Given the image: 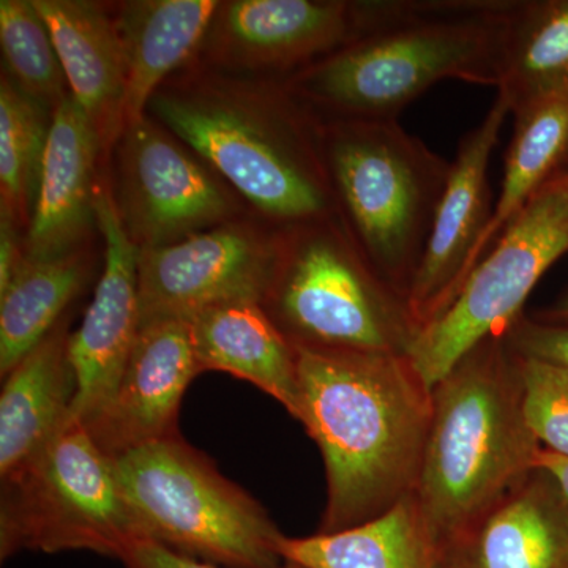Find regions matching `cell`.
I'll list each match as a JSON object with an SVG mask.
<instances>
[{"label": "cell", "instance_id": "obj_24", "mask_svg": "<svg viewBox=\"0 0 568 568\" xmlns=\"http://www.w3.org/2000/svg\"><path fill=\"white\" fill-rule=\"evenodd\" d=\"M89 268L80 252L55 257L24 256L0 293V373L9 375L58 327L80 294Z\"/></svg>", "mask_w": 568, "mask_h": 568}, {"label": "cell", "instance_id": "obj_15", "mask_svg": "<svg viewBox=\"0 0 568 568\" xmlns=\"http://www.w3.org/2000/svg\"><path fill=\"white\" fill-rule=\"evenodd\" d=\"M200 373L189 321L141 325L118 384L82 425L112 458L179 435L183 394Z\"/></svg>", "mask_w": 568, "mask_h": 568}, {"label": "cell", "instance_id": "obj_32", "mask_svg": "<svg viewBox=\"0 0 568 568\" xmlns=\"http://www.w3.org/2000/svg\"><path fill=\"white\" fill-rule=\"evenodd\" d=\"M536 469L545 470L555 478L556 484L562 489L568 499V458L541 448L536 458Z\"/></svg>", "mask_w": 568, "mask_h": 568}, {"label": "cell", "instance_id": "obj_1", "mask_svg": "<svg viewBox=\"0 0 568 568\" xmlns=\"http://www.w3.org/2000/svg\"><path fill=\"white\" fill-rule=\"evenodd\" d=\"M295 357L297 420L327 474L320 532L354 528L416 495L433 398L409 358L308 347Z\"/></svg>", "mask_w": 568, "mask_h": 568}, {"label": "cell", "instance_id": "obj_25", "mask_svg": "<svg viewBox=\"0 0 568 568\" xmlns=\"http://www.w3.org/2000/svg\"><path fill=\"white\" fill-rule=\"evenodd\" d=\"M514 115L515 132L507 149L503 190L477 246L474 268L532 194L567 163L568 91L530 103Z\"/></svg>", "mask_w": 568, "mask_h": 568}, {"label": "cell", "instance_id": "obj_5", "mask_svg": "<svg viewBox=\"0 0 568 568\" xmlns=\"http://www.w3.org/2000/svg\"><path fill=\"white\" fill-rule=\"evenodd\" d=\"M320 136L343 230L407 302L452 162L398 121H320Z\"/></svg>", "mask_w": 568, "mask_h": 568}, {"label": "cell", "instance_id": "obj_26", "mask_svg": "<svg viewBox=\"0 0 568 568\" xmlns=\"http://www.w3.org/2000/svg\"><path fill=\"white\" fill-rule=\"evenodd\" d=\"M48 108L20 91L9 77L0 84V193L2 207L31 222L50 138Z\"/></svg>", "mask_w": 568, "mask_h": 568}, {"label": "cell", "instance_id": "obj_28", "mask_svg": "<svg viewBox=\"0 0 568 568\" xmlns=\"http://www.w3.org/2000/svg\"><path fill=\"white\" fill-rule=\"evenodd\" d=\"M518 362L530 433L541 448L568 458V369L521 355Z\"/></svg>", "mask_w": 568, "mask_h": 568}, {"label": "cell", "instance_id": "obj_9", "mask_svg": "<svg viewBox=\"0 0 568 568\" xmlns=\"http://www.w3.org/2000/svg\"><path fill=\"white\" fill-rule=\"evenodd\" d=\"M568 253V164L548 179L467 276L446 312L422 328L407 358L433 390L474 347L504 335L538 280Z\"/></svg>", "mask_w": 568, "mask_h": 568}, {"label": "cell", "instance_id": "obj_30", "mask_svg": "<svg viewBox=\"0 0 568 568\" xmlns=\"http://www.w3.org/2000/svg\"><path fill=\"white\" fill-rule=\"evenodd\" d=\"M126 568H223L212 566V564L201 562V560L189 558V556L179 555L173 549H168L156 541L144 540L136 541L121 559ZM282 568H305L297 564L286 562Z\"/></svg>", "mask_w": 568, "mask_h": 568}, {"label": "cell", "instance_id": "obj_19", "mask_svg": "<svg viewBox=\"0 0 568 568\" xmlns=\"http://www.w3.org/2000/svg\"><path fill=\"white\" fill-rule=\"evenodd\" d=\"M69 339L65 323H59L6 376L0 394L2 480L29 465L70 424L77 379Z\"/></svg>", "mask_w": 568, "mask_h": 568}, {"label": "cell", "instance_id": "obj_13", "mask_svg": "<svg viewBox=\"0 0 568 568\" xmlns=\"http://www.w3.org/2000/svg\"><path fill=\"white\" fill-rule=\"evenodd\" d=\"M97 226L104 239V267L82 323L70 335L69 355L74 379L71 420L84 424L118 384L141 328V248L126 234L114 193L99 186Z\"/></svg>", "mask_w": 568, "mask_h": 568}, {"label": "cell", "instance_id": "obj_22", "mask_svg": "<svg viewBox=\"0 0 568 568\" xmlns=\"http://www.w3.org/2000/svg\"><path fill=\"white\" fill-rule=\"evenodd\" d=\"M280 551L284 562L305 568H439L440 562L416 495L354 528L284 536Z\"/></svg>", "mask_w": 568, "mask_h": 568}, {"label": "cell", "instance_id": "obj_20", "mask_svg": "<svg viewBox=\"0 0 568 568\" xmlns=\"http://www.w3.org/2000/svg\"><path fill=\"white\" fill-rule=\"evenodd\" d=\"M200 372L248 381L297 418L295 347L260 302H230L189 320Z\"/></svg>", "mask_w": 568, "mask_h": 568}, {"label": "cell", "instance_id": "obj_31", "mask_svg": "<svg viewBox=\"0 0 568 568\" xmlns=\"http://www.w3.org/2000/svg\"><path fill=\"white\" fill-rule=\"evenodd\" d=\"M24 256V241L18 230V219L9 209L2 207L0 211V293L9 286Z\"/></svg>", "mask_w": 568, "mask_h": 568}, {"label": "cell", "instance_id": "obj_4", "mask_svg": "<svg viewBox=\"0 0 568 568\" xmlns=\"http://www.w3.org/2000/svg\"><path fill=\"white\" fill-rule=\"evenodd\" d=\"M416 489L440 551L532 470L540 444L523 414L518 355L504 335L469 351L432 390Z\"/></svg>", "mask_w": 568, "mask_h": 568}, {"label": "cell", "instance_id": "obj_21", "mask_svg": "<svg viewBox=\"0 0 568 568\" xmlns=\"http://www.w3.org/2000/svg\"><path fill=\"white\" fill-rule=\"evenodd\" d=\"M215 0H134L119 13L125 58V126L140 121L164 78L207 37Z\"/></svg>", "mask_w": 568, "mask_h": 568}, {"label": "cell", "instance_id": "obj_35", "mask_svg": "<svg viewBox=\"0 0 568 568\" xmlns=\"http://www.w3.org/2000/svg\"><path fill=\"white\" fill-rule=\"evenodd\" d=\"M566 164H568V159H567V163Z\"/></svg>", "mask_w": 568, "mask_h": 568}, {"label": "cell", "instance_id": "obj_34", "mask_svg": "<svg viewBox=\"0 0 568 568\" xmlns=\"http://www.w3.org/2000/svg\"><path fill=\"white\" fill-rule=\"evenodd\" d=\"M439 568H443V567H440V564H439Z\"/></svg>", "mask_w": 568, "mask_h": 568}, {"label": "cell", "instance_id": "obj_16", "mask_svg": "<svg viewBox=\"0 0 568 568\" xmlns=\"http://www.w3.org/2000/svg\"><path fill=\"white\" fill-rule=\"evenodd\" d=\"M443 568H568V499L536 469L440 551Z\"/></svg>", "mask_w": 568, "mask_h": 568}, {"label": "cell", "instance_id": "obj_29", "mask_svg": "<svg viewBox=\"0 0 568 568\" xmlns=\"http://www.w3.org/2000/svg\"><path fill=\"white\" fill-rule=\"evenodd\" d=\"M507 346L526 358L568 369V324H549L523 313L504 332Z\"/></svg>", "mask_w": 568, "mask_h": 568}, {"label": "cell", "instance_id": "obj_11", "mask_svg": "<svg viewBox=\"0 0 568 568\" xmlns=\"http://www.w3.org/2000/svg\"><path fill=\"white\" fill-rule=\"evenodd\" d=\"M114 201L126 234L141 250L212 230L235 211L219 175L148 115L121 134Z\"/></svg>", "mask_w": 568, "mask_h": 568}, {"label": "cell", "instance_id": "obj_27", "mask_svg": "<svg viewBox=\"0 0 568 568\" xmlns=\"http://www.w3.org/2000/svg\"><path fill=\"white\" fill-rule=\"evenodd\" d=\"M0 44L10 81L26 95L54 111L69 95V82L50 28L33 0L0 2Z\"/></svg>", "mask_w": 568, "mask_h": 568}, {"label": "cell", "instance_id": "obj_17", "mask_svg": "<svg viewBox=\"0 0 568 568\" xmlns=\"http://www.w3.org/2000/svg\"><path fill=\"white\" fill-rule=\"evenodd\" d=\"M103 140L71 93L52 111L39 196L24 252L28 257H55L77 246L97 223V160Z\"/></svg>", "mask_w": 568, "mask_h": 568}, {"label": "cell", "instance_id": "obj_33", "mask_svg": "<svg viewBox=\"0 0 568 568\" xmlns=\"http://www.w3.org/2000/svg\"><path fill=\"white\" fill-rule=\"evenodd\" d=\"M532 317L534 320L541 321V323L568 324V291L555 304L548 306V308L540 310Z\"/></svg>", "mask_w": 568, "mask_h": 568}, {"label": "cell", "instance_id": "obj_14", "mask_svg": "<svg viewBox=\"0 0 568 568\" xmlns=\"http://www.w3.org/2000/svg\"><path fill=\"white\" fill-rule=\"evenodd\" d=\"M375 6L376 0H234L220 3L209 32L223 61L295 74L353 40Z\"/></svg>", "mask_w": 568, "mask_h": 568}, {"label": "cell", "instance_id": "obj_2", "mask_svg": "<svg viewBox=\"0 0 568 568\" xmlns=\"http://www.w3.org/2000/svg\"><path fill=\"white\" fill-rule=\"evenodd\" d=\"M515 0H376L368 24L286 88L316 119L398 121L444 80H499Z\"/></svg>", "mask_w": 568, "mask_h": 568}, {"label": "cell", "instance_id": "obj_18", "mask_svg": "<svg viewBox=\"0 0 568 568\" xmlns=\"http://www.w3.org/2000/svg\"><path fill=\"white\" fill-rule=\"evenodd\" d=\"M50 28L69 92L103 145L125 129L126 71L115 20L85 0H33Z\"/></svg>", "mask_w": 568, "mask_h": 568}, {"label": "cell", "instance_id": "obj_6", "mask_svg": "<svg viewBox=\"0 0 568 568\" xmlns=\"http://www.w3.org/2000/svg\"><path fill=\"white\" fill-rule=\"evenodd\" d=\"M142 536L223 568H282L284 538L267 511L181 436L114 458Z\"/></svg>", "mask_w": 568, "mask_h": 568}, {"label": "cell", "instance_id": "obj_12", "mask_svg": "<svg viewBox=\"0 0 568 568\" xmlns=\"http://www.w3.org/2000/svg\"><path fill=\"white\" fill-rule=\"evenodd\" d=\"M510 114V104L497 93L484 121L459 142L424 260L407 294V306L418 334L446 312L467 276L473 274L477 246L495 209L489 162Z\"/></svg>", "mask_w": 568, "mask_h": 568}, {"label": "cell", "instance_id": "obj_10", "mask_svg": "<svg viewBox=\"0 0 568 568\" xmlns=\"http://www.w3.org/2000/svg\"><path fill=\"white\" fill-rule=\"evenodd\" d=\"M283 233L224 223L175 242L141 250V325L185 320L230 302L264 305L282 260Z\"/></svg>", "mask_w": 568, "mask_h": 568}, {"label": "cell", "instance_id": "obj_23", "mask_svg": "<svg viewBox=\"0 0 568 568\" xmlns=\"http://www.w3.org/2000/svg\"><path fill=\"white\" fill-rule=\"evenodd\" d=\"M496 89L511 114L568 91V0H515Z\"/></svg>", "mask_w": 568, "mask_h": 568}, {"label": "cell", "instance_id": "obj_3", "mask_svg": "<svg viewBox=\"0 0 568 568\" xmlns=\"http://www.w3.org/2000/svg\"><path fill=\"white\" fill-rule=\"evenodd\" d=\"M149 111L283 233L339 223L320 121L282 88L159 91Z\"/></svg>", "mask_w": 568, "mask_h": 568}, {"label": "cell", "instance_id": "obj_7", "mask_svg": "<svg viewBox=\"0 0 568 568\" xmlns=\"http://www.w3.org/2000/svg\"><path fill=\"white\" fill-rule=\"evenodd\" d=\"M264 306L295 347L407 357L418 336L406 298L372 271L339 223L283 233Z\"/></svg>", "mask_w": 568, "mask_h": 568}, {"label": "cell", "instance_id": "obj_8", "mask_svg": "<svg viewBox=\"0 0 568 568\" xmlns=\"http://www.w3.org/2000/svg\"><path fill=\"white\" fill-rule=\"evenodd\" d=\"M144 540L115 474L114 458L81 422L2 480L0 555L92 551L122 559Z\"/></svg>", "mask_w": 568, "mask_h": 568}]
</instances>
